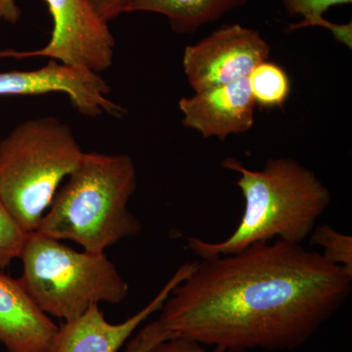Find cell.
<instances>
[{
    "label": "cell",
    "instance_id": "cell-1",
    "mask_svg": "<svg viewBox=\"0 0 352 352\" xmlns=\"http://www.w3.org/2000/svg\"><path fill=\"white\" fill-rule=\"evenodd\" d=\"M352 274L320 252L278 240L196 261L171 291L157 321L126 352L175 338L226 352L302 346L351 296Z\"/></svg>",
    "mask_w": 352,
    "mask_h": 352
},
{
    "label": "cell",
    "instance_id": "cell-2",
    "mask_svg": "<svg viewBox=\"0 0 352 352\" xmlns=\"http://www.w3.org/2000/svg\"><path fill=\"white\" fill-rule=\"evenodd\" d=\"M221 166L240 175L236 183L244 197V212L235 231L221 242L188 238L187 248L201 259L237 254L274 238L302 245L332 201L314 171L291 157H272L261 170H250L233 157Z\"/></svg>",
    "mask_w": 352,
    "mask_h": 352
},
{
    "label": "cell",
    "instance_id": "cell-3",
    "mask_svg": "<svg viewBox=\"0 0 352 352\" xmlns=\"http://www.w3.org/2000/svg\"><path fill=\"white\" fill-rule=\"evenodd\" d=\"M138 182L129 155L85 152L58 189L36 232L72 241L85 251L105 252L142 231L127 208Z\"/></svg>",
    "mask_w": 352,
    "mask_h": 352
},
{
    "label": "cell",
    "instance_id": "cell-4",
    "mask_svg": "<svg viewBox=\"0 0 352 352\" xmlns=\"http://www.w3.org/2000/svg\"><path fill=\"white\" fill-rule=\"evenodd\" d=\"M83 152L68 124L41 117L0 142V200L25 233L36 232L55 194Z\"/></svg>",
    "mask_w": 352,
    "mask_h": 352
},
{
    "label": "cell",
    "instance_id": "cell-5",
    "mask_svg": "<svg viewBox=\"0 0 352 352\" xmlns=\"http://www.w3.org/2000/svg\"><path fill=\"white\" fill-rule=\"evenodd\" d=\"M20 281L47 315L65 322L92 305L124 302L129 286L105 252L76 251L62 241L28 234L20 258Z\"/></svg>",
    "mask_w": 352,
    "mask_h": 352
},
{
    "label": "cell",
    "instance_id": "cell-6",
    "mask_svg": "<svg viewBox=\"0 0 352 352\" xmlns=\"http://www.w3.org/2000/svg\"><path fill=\"white\" fill-rule=\"evenodd\" d=\"M53 19L50 43L31 51H0V58L44 57L101 74L113 65L115 38L89 0H45Z\"/></svg>",
    "mask_w": 352,
    "mask_h": 352
},
{
    "label": "cell",
    "instance_id": "cell-7",
    "mask_svg": "<svg viewBox=\"0 0 352 352\" xmlns=\"http://www.w3.org/2000/svg\"><path fill=\"white\" fill-rule=\"evenodd\" d=\"M270 43L256 30L226 25L183 53L182 67L195 92L248 78L270 58Z\"/></svg>",
    "mask_w": 352,
    "mask_h": 352
},
{
    "label": "cell",
    "instance_id": "cell-8",
    "mask_svg": "<svg viewBox=\"0 0 352 352\" xmlns=\"http://www.w3.org/2000/svg\"><path fill=\"white\" fill-rule=\"evenodd\" d=\"M111 87L101 76L50 59L41 68L0 73V96L67 95L72 105L85 117L112 116L122 118L127 110L109 98Z\"/></svg>",
    "mask_w": 352,
    "mask_h": 352
},
{
    "label": "cell",
    "instance_id": "cell-9",
    "mask_svg": "<svg viewBox=\"0 0 352 352\" xmlns=\"http://www.w3.org/2000/svg\"><path fill=\"white\" fill-rule=\"evenodd\" d=\"M256 106L248 78L195 92L178 102L183 126L221 142L254 126Z\"/></svg>",
    "mask_w": 352,
    "mask_h": 352
},
{
    "label": "cell",
    "instance_id": "cell-10",
    "mask_svg": "<svg viewBox=\"0 0 352 352\" xmlns=\"http://www.w3.org/2000/svg\"><path fill=\"white\" fill-rule=\"evenodd\" d=\"M193 267V263L182 264L149 305L122 323H109L98 305H92L82 316L60 327L52 352H118L148 317L161 309Z\"/></svg>",
    "mask_w": 352,
    "mask_h": 352
},
{
    "label": "cell",
    "instance_id": "cell-11",
    "mask_svg": "<svg viewBox=\"0 0 352 352\" xmlns=\"http://www.w3.org/2000/svg\"><path fill=\"white\" fill-rule=\"evenodd\" d=\"M60 327L22 282L0 271V342L8 352H52Z\"/></svg>",
    "mask_w": 352,
    "mask_h": 352
},
{
    "label": "cell",
    "instance_id": "cell-12",
    "mask_svg": "<svg viewBox=\"0 0 352 352\" xmlns=\"http://www.w3.org/2000/svg\"><path fill=\"white\" fill-rule=\"evenodd\" d=\"M248 0H127L124 13L152 12L168 18L177 34H194L239 9Z\"/></svg>",
    "mask_w": 352,
    "mask_h": 352
},
{
    "label": "cell",
    "instance_id": "cell-13",
    "mask_svg": "<svg viewBox=\"0 0 352 352\" xmlns=\"http://www.w3.org/2000/svg\"><path fill=\"white\" fill-rule=\"evenodd\" d=\"M249 80L252 96L261 108H283L291 92L288 74L270 60L252 69Z\"/></svg>",
    "mask_w": 352,
    "mask_h": 352
},
{
    "label": "cell",
    "instance_id": "cell-14",
    "mask_svg": "<svg viewBox=\"0 0 352 352\" xmlns=\"http://www.w3.org/2000/svg\"><path fill=\"white\" fill-rule=\"evenodd\" d=\"M287 12L291 16H300L302 22L291 25L289 32L307 27H322L329 30L338 41L349 50L352 47V25H337L329 22L323 14L330 7L351 3L352 0H281Z\"/></svg>",
    "mask_w": 352,
    "mask_h": 352
},
{
    "label": "cell",
    "instance_id": "cell-15",
    "mask_svg": "<svg viewBox=\"0 0 352 352\" xmlns=\"http://www.w3.org/2000/svg\"><path fill=\"white\" fill-rule=\"evenodd\" d=\"M310 239L312 244L322 248L323 252L320 254L324 258L352 274L351 236L338 232L332 227L324 224L315 227Z\"/></svg>",
    "mask_w": 352,
    "mask_h": 352
},
{
    "label": "cell",
    "instance_id": "cell-16",
    "mask_svg": "<svg viewBox=\"0 0 352 352\" xmlns=\"http://www.w3.org/2000/svg\"><path fill=\"white\" fill-rule=\"evenodd\" d=\"M27 237L28 233L21 228L0 200V270L20 258Z\"/></svg>",
    "mask_w": 352,
    "mask_h": 352
},
{
    "label": "cell",
    "instance_id": "cell-17",
    "mask_svg": "<svg viewBox=\"0 0 352 352\" xmlns=\"http://www.w3.org/2000/svg\"><path fill=\"white\" fill-rule=\"evenodd\" d=\"M148 352H226L219 347H212V351H208L205 346L194 342V340L183 339V338H175L160 342L153 346Z\"/></svg>",
    "mask_w": 352,
    "mask_h": 352
},
{
    "label": "cell",
    "instance_id": "cell-18",
    "mask_svg": "<svg viewBox=\"0 0 352 352\" xmlns=\"http://www.w3.org/2000/svg\"><path fill=\"white\" fill-rule=\"evenodd\" d=\"M95 12L102 20L108 23L120 14L124 13L127 0H89Z\"/></svg>",
    "mask_w": 352,
    "mask_h": 352
},
{
    "label": "cell",
    "instance_id": "cell-19",
    "mask_svg": "<svg viewBox=\"0 0 352 352\" xmlns=\"http://www.w3.org/2000/svg\"><path fill=\"white\" fill-rule=\"evenodd\" d=\"M20 18L21 10L15 0H0V20L16 24Z\"/></svg>",
    "mask_w": 352,
    "mask_h": 352
}]
</instances>
